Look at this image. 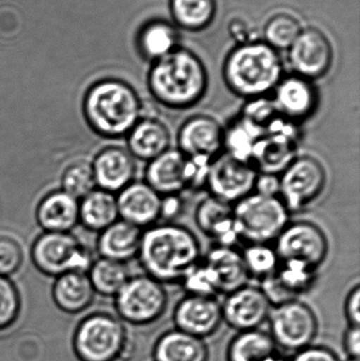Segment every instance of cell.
Masks as SVG:
<instances>
[{"label":"cell","instance_id":"obj_1","mask_svg":"<svg viewBox=\"0 0 360 361\" xmlns=\"http://www.w3.org/2000/svg\"><path fill=\"white\" fill-rule=\"evenodd\" d=\"M194 231L177 222H159L144 229L139 259L146 275L163 286L181 284L202 258Z\"/></svg>","mask_w":360,"mask_h":361},{"label":"cell","instance_id":"obj_2","mask_svg":"<svg viewBox=\"0 0 360 361\" xmlns=\"http://www.w3.org/2000/svg\"><path fill=\"white\" fill-rule=\"evenodd\" d=\"M209 84V73L200 57L182 47L151 63L147 76L151 99L173 111L196 107L206 95Z\"/></svg>","mask_w":360,"mask_h":361},{"label":"cell","instance_id":"obj_3","mask_svg":"<svg viewBox=\"0 0 360 361\" xmlns=\"http://www.w3.org/2000/svg\"><path fill=\"white\" fill-rule=\"evenodd\" d=\"M89 128L105 140L125 139L144 116V104L135 89L120 80H104L91 86L82 101Z\"/></svg>","mask_w":360,"mask_h":361},{"label":"cell","instance_id":"obj_4","mask_svg":"<svg viewBox=\"0 0 360 361\" xmlns=\"http://www.w3.org/2000/svg\"><path fill=\"white\" fill-rule=\"evenodd\" d=\"M222 73L228 90L244 101L271 97L285 75L278 51L258 40L235 47L226 56Z\"/></svg>","mask_w":360,"mask_h":361},{"label":"cell","instance_id":"obj_5","mask_svg":"<svg viewBox=\"0 0 360 361\" xmlns=\"http://www.w3.org/2000/svg\"><path fill=\"white\" fill-rule=\"evenodd\" d=\"M72 348L78 361H118L129 353L130 341L118 316L99 312L78 322Z\"/></svg>","mask_w":360,"mask_h":361},{"label":"cell","instance_id":"obj_6","mask_svg":"<svg viewBox=\"0 0 360 361\" xmlns=\"http://www.w3.org/2000/svg\"><path fill=\"white\" fill-rule=\"evenodd\" d=\"M239 241L271 244L291 221V212L279 197L252 192L232 205Z\"/></svg>","mask_w":360,"mask_h":361},{"label":"cell","instance_id":"obj_7","mask_svg":"<svg viewBox=\"0 0 360 361\" xmlns=\"http://www.w3.org/2000/svg\"><path fill=\"white\" fill-rule=\"evenodd\" d=\"M30 256L39 273L52 278L70 271L87 273L93 262L90 250L72 233H40Z\"/></svg>","mask_w":360,"mask_h":361},{"label":"cell","instance_id":"obj_8","mask_svg":"<svg viewBox=\"0 0 360 361\" xmlns=\"http://www.w3.org/2000/svg\"><path fill=\"white\" fill-rule=\"evenodd\" d=\"M116 316L124 324L143 326L158 322L168 307V293L146 274L131 276L114 297Z\"/></svg>","mask_w":360,"mask_h":361},{"label":"cell","instance_id":"obj_9","mask_svg":"<svg viewBox=\"0 0 360 361\" xmlns=\"http://www.w3.org/2000/svg\"><path fill=\"white\" fill-rule=\"evenodd\" d=\"M279 197L292 214L306 209L323 195L328 185V173L318 159L298 154L279 175Z\"/></svg>","mask_w":360,"mask_h":361},{"label":"cell","instance_id":"obj_10","mask_svg":"<svg viewBox=\"0 0 360 361\" xmlns=\"http://www.w3.org/2000/svg\"><path fill=\"white\" fill-rule=\"evenodd\" d=\"M268 322L277 348L293 353L312 345L318 334L316 314L300 299L273 307Z\"/></svg>","mask_w":360,"mask_h":361},{"label":"cell","instance_id":"obj_11","mask_svg":"<svg viewBox=\"0 0 360 361\" xmlns=\"http://www.w3.org/2000/svg\"><path fill=\"white\" fill-rule=\"evenodd\" d=\"M274 247L280 261H299L319 271L329 256V238L312 221H290Z\"/></svg>","mask_w":360,"mask_h":361},{"label":"cell","instance_id":"obj_12","mask_svg":"<svg viewBox=\"0 0 360 361\" xmlns=\"http://www.w3.org/2000/svg\"><path fill=\"white\" fill-rule=\"evenodd\" d=\"M302 126L279 116L253 148L251 163L259 173L280 175L298 156Z\"/></svg>","mask_w":360,"mask_h":361},{"label":"cell","instance_id":"obj_13","mask_svg":"<svg viewBox=\"0 0 360 361\" xmlns=\"http://www.w3.org/2000/svg\"><path fill=\"white\" fill-rule=\"evenodd\" d=\"M257 176L251 162L222 152L209 165L205 190L211 197L234 205L253 192Z\"/></svg>","mask_w":360,"mask_h":361},{"label":"cell","instance_id":"obj_14","mask_svg":"<svg viewBox=\"0 0 360 361\" xmlns=\"http://www.w3.org/2000/svg\"><path fill=\"white\" fill-rule=\"evenodd\" d=\"M223 125L206 114L183 121L175 133V148L190 160L211 163L223 152Z\"/></svg>","mask_w":360,"mask_h":361},{"label":"cell","instance_id":"obj_15","mask_svg":"<svg viewBox=\"0 0 360 361\" xmlns=\"http://www.w3.org/2000/svg\"><path fill=\"white\" fill-rule=\"evenodd\" d=\"M271 99L279 116L298 126L311 120L321 105V95L315 82L294 73L281 78Z\"/></svg>","mask_w":360,"mask_h":361},{"label":"cell","instance_id":"obj_16","mask_svg":"<svg viewBox=\"0 0 360 361\" xmlns=\"http://www.w3.org/2000/svg\"><path fill=\"white\" fill-rule=\"evenodd\" d=\"M333 48L328 36L316 27L302 30L289 49L293 73L315 82L327 75L333 63Z\"/></svg>","mask_w":360,"mask_h":361},{"label":"cell","instance_id":"obj_17","mask_svg":"<svg viewBox=\"0 0 360 361\" xmlns=\"http://www.w3.org/2000/svg\"><path fill=\"white\" fill-rule=\"evenodd\" d=\"M272 307L260 286L249 283L226 295L221 303L222 318L238 332L258 330L268 322Z\"/></svg>","mask_w":360,"mask_h":361},{"label":"cell","instance_id":"obj_18","mask_svg":"<svg viewBox=\"0 0 360 361\" xmlns=\"http://www.w3.org/2000/svg\"><path fill=\"white\" fill-rule=\"evenodd\" d=\"M173 320L175 329L198 338H207L223 322L221 303L217 297L185 294L175 305Z\"/></svg>","mask_w":360,"mask_h":361},{"label":"cell","instance_id":"obj_19","mask_svg":"<svg viewBox=\"0 0 360 361\" xmlns=\"http://www.w3.org/2000/svg\"><path fill=\"white\" fill-rule=\"evenodd\" d=\"M318 275V269L299 261H280L276 273L260 282V288L272 307H276L310 292Z\"/></svg>","mask_w":360,"mask_h":361},{"label":"cell","instance_id":"obj_20","mask_svg":"<svg viewBox=\"0 0 360 361\" xmlns=\"http://www.w3.org/2000/svg\"><path fill=\"white\" fill-rule=\"evenodd\" d=\"M203 264L211 277L216 295H228L249 283L242 252L236 246L213 244L203 255Z\"/></svg>","mask_w":360,"mask_h":361},{"label":"cell","instance_id":"obj_21","mask_svg":"<svg viewBox=\"0 0 360 361\" xmlns=\"http://www.w3.org/2000/svg\"><path fill=\"white\" fill-rule=\"evenodd\" d=\"M190 162L177 148L146 163L144 182L161 197L183 195L190 187Z\"/></svg>","mask_w":360,"mask_h":361},{"label":"cell","instance_id":"obj_22","mask_svg":"<svg viewBox=\"0 0 360 361\" xmlns=\"http://www.w3.org/2000/svg\"><path fill=\"white\" fill-rule=\"evenodd\" d=\"M91 166L97 188L113 195L137 180V161L122 146H106L95 154Z\"/></svg>","mask_w":360,"mask_h":361},{"label":"cell","instance_id":"obj_23","mask_svg":"<svg viewBox=\"0 0 360 361\" xmlns=\"http://www.w3.org/2000/svg\"><path fill=\"white\" fill-rule=\"evenodd\" d=\"M116 195L118 216L142 229L161 221L162 197L143 180H135Z\"/></svg>","mask_w":360,"mask_h":361},{"label":"cell","instance_id":"obj_24","mask_svg":"<svg viewBox=\"0 0 360 361\" xmlns=\"http://www.w3.org/2000/svg\"><path fill=\"white\" fill-rule=\"evenodd\" d=\"M194 221L201 233L216 245L236 246L239 242L232 204L205 195L194 207Z\"/></svg>","mask_w":360,"mask_h":361},{"label":"cell","instance_id":"obj_25","mask_svg":"<svg viewBox=\"0 0 360 361\" xmlns=\"http://www.w3.org/2000/svg\"><path fill=\"white\" fill-rule=\"evenodd\" d=\"M126 148L137 161L148 163L173 147L168 125L156 116H144L125 137Z\"/></svg>","mask_w":360,"mask_h":361},{"label":"cell","instance_id":"obj_26","mask_svg":"<svg viewBox=\"0 0 360 361\" xmlns=\"http://www.w3.org/2000/svg\"><path fill=\"white\" fill-rule=\"evenodd\" d=\"M78 216L80 201L61 189L44 195L35 208L36 223L44 233H72Z\"/></svg>","mask_w":360,"mask_h":361},{"label":"cell","instance_id":"obj_27","mask_svg":"<svg viewBox=\"0 0 360 361\" xmlns=\"http://www.w3.org/2000/svg\"><path fill=\"white\" fill-rule=\"evenodd\" d=\"M143 231L144 229L118 219L99 233L97 254L101 258L127 264L129 261L137 258Z\"/></svg>","mask_w":360,"mask_h":361},{"label":"cell","instance_id":"obj_28","mask_svg":"<svg viewBox=\"0 0 360 361\" xmlns=\"http://www.w3.org/2000/svg\"><path fill=\"white\" fill-rule=\"evenodd\" d=\"M51 295L59 311L77 315L92 305L95 292L87 273L70 271L54 278Z\"/></svg>","mask_w":360,"mask_h":361},{"label":"cell","instance_id":"obj_29","mask_svg":"<svg viewBox=\"0 0 360 361\" xmlns=\"http://www.w3.org/2000/svg\"><path fill=\"white\" fill-rule=\"evenodd\" d=\"M152 356L154 361H209V349L204 339L173 329L159 337Z\"/></svg>","mask_w":360,"mask_h":361},{"label":"cell","instance_id":"obj_30","mask_svg":"<svg viewBox=\"0 0 360 361\" xmlns=\"http://www.w3.org/2000/svg\"><path fill=\"white\" fill-rule=\"evenodd\" d=\"M120 219L116 195L95 188L80 200L78 224L91 233H99Z\"/></svg>","mask_w":360,"mask_h":361},{"label":"cell","instance_id":"obj_31","mask_svg":"<svg viewBox=\"0 0 360 361\" xmlns=\"http://www.w3.org/2000/svg\"><path fill=\"white\" fill-rule=\"evenodd\" d=\"M137 46L142 56L154 63L179 48V32L167 21H150L139 32Z\"/></svg>","mask_w":360,"mask_h":361},{"label":"cell","instance_id":"obj_32","mask_svg":"<svg viewBox=\"0 0 360 361\" xmlns=\"http://www.w3.org/2000/svg\"><path fill=\"white\" fill-rule=\"evenodd\" d=\"M278 353V348L268 333L244 331L230 341L226 352L228 361H268Z\"/></svg>","mask_w":360,"mask_h":361},{"label":"cell","instance_id":"obj_33","mask_svg":"<svg viewBox=\"0 0 360 361\" xmlns=\"http://www.w3.org/2000/svg\"><path fill=\"white\" fill-rule=\"evenodd\" d=\"M95 294L114 298L131 277L126 263L97 258L87 271Z\"/></svg>","mask_w":360,"mask_h":361},{"label":"cell","instance_id":"obj_34","mask_svg":"<svg viewBox=\"0 0 360 361\" xmlns=\"http://www.w3.org/2000/svg\"><path fill=\"white\" fill-rule=\"evenodd\" d=\"M171 15L179 27L188 31L206 29L217 13V0H169Z\"/></svg>","mask_w":360,"mask_h":361},{"label":"cell","instance_id":"obj_35","mask_svg":"<svg viewBox=\"0 0 360 361\" xmlns=\"http://www.w3.org/2000/svg\"><path fill=\"white\" fill-rule=\"evenodd\" d=\"M223 128V152L239 160L251 162L254 146L262 137L261 133L239 114L232 116Z\"/></svg>","mask_w":360,"mask_h":361},{"label":"cell","instance_id":"obj_36","mask_svg":"<svg viewBox=\"0 0 360 361\" xmlns=\"http://www.w3.org/2000/svg\"><path fill=\"white\" fill-rule=\"evenodd\" d=\"M241 252L249 279L261 282L274 275L280 264L278 254L271 244H247Z\"/></svg>","mask_w":360,"mask_h":361},{"label":"cell","instance_id":"obj_37","mask_svg":"<svg viewBox=\"0 0 360 361\" xmlns=\"http://www.w3.org/2000/svg\"><path fill=\"white\" fill-rule=\"evenodd\" d=\"M302 30V25L294 15L279 13L271 17L266 23L264 42L276 50H289Z\"/></svg>","mask_w":360,"mask_h":361},{"label":"cell","instance_id":"obj_38","mask_svg":"<svg viewBox=\"0 0 360 361\" xmlns=\"http://www.w3.org/2000/svg\"><path fill=\"white\" fill-rule=\"evenodd\" d=\"M97 188L91 163L76 161L63 169L61 189L80 201Z\"/></svg>","mask_w":360,"mask_h":361},{"label":"cell","instance_id":"obj_39","mask_svg":"<svg viewBox=\"0 0 360 361\" xmlns=\"http://www.w3.org/2000/svg\"><path fill=\"white\" fill-rule=\"evenodd\" d=\"M239 116L247 123L255 127L262 135H266L271 125L279 118L278 112L273 104L271 97H258V99L245 101L241 107Z\"/></svg>","mask_w":360,"mask_h":361},{"label":"cell","instance_id":"obj_40","mask_svg":"<svg viewBox=\"0 0 360 361\" xmlns=\"http://www.w3.org/2000/svg\"><path fill=\"white\" fill-rule=\"evenodd\" d=\"M21 312V297L11 278L0 276V331L6 330L18 319Z\"/></svg>","mask_w":360,"mask_h":361},{"label":"cell","instance_id":"obj_41","mask_svg":"<svg viewBox=\"0 0 360 361\" xmlns=\"http://www.w3.org/2000/svg\"><path fill=\"white\" fill-rule=\"evenodd\" d=\"M23 247L18 241L0 235V276L11 278L20 271L23 264Z\"/></svg>","mask_w":360,"mask_h":361},{"label":"cell","instance_id":"obj_42","mask_svg":"<svg viewBox=\"0 0 360 361\" xmlns=\"http://www.w3.org/2000/svg\"><path fill=\"white\" fill-rule=\"evenodd\" d=\"M290 361H340L336 353L329 348L310 345L295 352Z\"/></svg>","mask_w":360,"mask_h":361},{"label":"cell","instance_id":"obj_43","mask_svg":"<svg viewBox=\"0 0 360 361\" xmlns=\"http://www.w3.org/2000/svg\"><path fill=\"white\" fill-rule=\"evenodd\" d=\"M185 208V199L183 195L162 197L160 222H175Z\"/></svg>","mask_w":360,"mask_h":361},{"label":"cell","instance_id":"obj_44","mask_svg":"<svg viewBox=\"0 0 360 361\" xmlns=\"http://www.w3.org/2000/svg\"><path fill=\"white\" fill-rule=\"evenodd\" d=\"M345 316L350 326H360V284L353 286L345 300Z\"/></svg>","mask_w":360,"mask_h":361},{"label":"cell","instance_id":"obj_45","mask_svg":"<svg viewBox=\"0 0 360 361\" xmlns=\"http://www.w3.org/2000/svg\"><path fill=\"white\" fill-rule=\"evenodd\" d=\"M253 192L266 195V197H279V192H280L279 176L258 173Z\"/></svg>","mask_w":360,"mask_h":361},{"label":"cell","instance_id":"obj_46","mask_svg":"<svg viewBox=\"0 0 360 361\" xmlns=\"http://www.w3.org/2000/svg\"><path fill=\"white\" fill-rule=\"evenodd\" d=\"M344 349L348 358H360V326H350L344 335Z\"/></svg>","mask_w":360,"mask_h":361},{"label":"cell","instance_id":"obj_47","mask_svg":"<svg viewBox=\"0 0 360 361\" xmlns=\"http://www.w3.org/2000/svg\"><path fill=\"white\" fill-rule=\"evenodd\" d=\"M268 361H285V360H283V358L281 357V356L279 355V354H277V355L275 356V357H273L272 360H270Z\"/></svg>","mask_w":360,"mask_h":361},{"label":"cell","instance_id":"obj_48","mask_svg":"<svg viewBox=\"0 0 360 361\" xmlns=\"http://www.w3.org/2000/svg\"><path fill=\"white\" fill-rule=\"evenodd\" d=\"M346 361H360L359 360H351V358H348Z\"/></svg>","mask_w":360,"mask_h":361}]
</instances>
